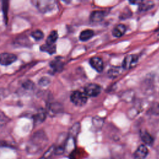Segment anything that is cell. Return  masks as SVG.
I'll list each match as a JSON object with an SVG mask.
<instances>
[{
	"label": "cell",
	"mask_w": 159,
	"mask_h": 159,
	"mask_svg": "<svg viewBox=\"0 0 159 159\" xmlns=\"http://www.w3.org/2000/svg\"><path fill=\"white\" fill-rule=\"evenodd\" d=\"M47 137L43 130L37 131L29 140L26 150L29 153H36L42 150L47 145Z\"/></svg>",
	"instance_id": "6da1fadb"
},
{
	"label": "cell",
	"mask_w": 159,
	"mask_h": 159,
	"mask_svg": "<svg viewBox=\"0 0 159 159\" xmlns=\"http://www.w3.org/2000/svg\"><path fill=\"white\" fill-rule=\"evenodd\" d=\"M31 2L34 4V6H35L38 10L43 13L49 12L50 11L52 10L55 6V2L53 1H32Z\"/></svg>",
	"instance_id": "7a4b0ae2"
},
{
	"label": "cell",
	"mask_w": 159,
	"mask_h": 159,
	"mask_svg": "<svg viewBox=\"0 0 159 159\" xmlns=\"http://www.w3.org/2000/svg\"><path fill=\"white\" fill-rule=\"evenodd\" d=\"M71 101L78 106L84 105L88 101V96L80 91H75L70 95Z\"/></svg>",
	"instance_id": "3957f363"
},
{
	"label": "cell",
	"mask_w": 159,
	"mask_h": 159,
	"mask_svg": "<svg viewBox=\"0 0 159 159\" xmlns=\"http://www.w3.org/2000/svg\"><path fill=\"white\" fill-rule=\"evenodd\" d=\"M101 92V87L95 83L86 84L84 88V93L89 97H96Z\"/></svg>",
	"instance_id": "277c9868"
},
{
	"label": "cell",
	"mask_w": 159,
	"mask_h": 159,
	"mask_svg": "<svg viewBox=\"0 0 159 159\" xmlns=\"http://www.w3.org/2000/svg\"><path fill=\"white\" fill-rule=\"evenodd\" d=\"M138 61V57L136 55H127L122 62V68L124 70H130L134 67Z\"/></svg>",
	"instance_id": "5b68a950"
},
{
	"label": "cell",
	"mask_w": 159,
	"mask_h": 159,
	"mask_svg": "<svg viewBox=\"0 0 159 159\" xmlns=\"http://www.w3.org/2000/svg\"><path fill=\"white\" fill-rule=\"evenodd\" d=\"M17 57L16 55L11 53H2L0 54V64L7 66L16 61Z\"/></svg>",
	"instance_id": "8992f818"
},
{
	"label": "cell",
	"mask_w": 159,
	"mask_h": 159,
	"mask_svg": "<svg viewBox=\"0 0 159 159\" xmlns=\"http://www.w3.org/2000/svg\"><path fill=\"white\" fill-rule=\"evenodd\" d=\"M148 153V150L147 147L142 144L138 147L137 150L134 153V159H145Z\"/></svg>",
	"instance_id": "52a82bcc"
},
{
	"label": "cell",
	"mask_w": 159,
	"mask_h": 159,
	"mask_svg": "<svg viewBox=\"0 0 159 159\" xmlns=\"http://www.w3.org/2000/svg\"><path fill=\"white\" fill-rule=\"evenodd\" d=\"M90 65L98 72L100 73L103 70L104 63L102 60L99 57H93L89 60Z\"/></svg>",
	"instance_id": "ba28073f"
},
{
	"label": "cell",
	"mask_w": 159,
	"mask_h": 159,
	"mask_svg": "<svg viewBox=\"0 0 159 159\" xmlns=\"http://www.w3.org/2000/svg\"><path fill=\"white\" fill-rule=\"evenodd\" d=\"M61 110L62 107L60 104L58 102H52L48 104L47 109L46 110V111L47 114H49V115L53 116L60 112Z\"/></svg>",
	"instance_id": "9c48e42d"
},
{
	"label": "cell",
	"mask_w": 159,
	"mask_h": 159,
	"mask_svg": "<svg viewBox=\"0 0 159 159\" xmlns=\"http://www.w3.org/2000/svg\"><path fill=\"white\" fill-rule=\"evenodd\" d=\"M47 111L43 108H40L38 110L37 113L34 116V125H39L42 123L46 118Z\"/></svg>",
	"instance_id": "30bf717a"
},
{
	"label": "cell",
	"mask_w": 159,
	"mask_h": 159,
	"mask_svg": "<svg viewBox=\"0 0 159 159\" xmlns=\"http://www.w3.org/2000/svg\"><path fill=\"white\" fill-rule=\"evenodd\" d=\"M140 138L143 142L148 145H152L153 143L154 139L151 134L147 130H141L140 131Z\"/></svg>",
	"instance_id": "8fae6325"
},
{
	"label": "cell",
	"mask_w": 159,
	"mask_h": 159,
	"mask_svg": "<svg viewBox=\"0 0 159 159\" xmlns=\"http://www.w3.org/2000/svg\"><path fill=\"white\" fill-rule=\"evenodd\" d=\"M105 15L106 14L104 11H94L90 15V20L92 22H99L104 19Z\"/></svg>",
	"instance_id": "7c38bea8"
},
{
	"label": "cell",
	"mask_w": 159,
	"mask_h": 159,
	"mask_svg": "<svg viewBox=\"0 0 159 159\" xmlns=\"http://www.w3.org/2000/svg\"><path fill=\"white\" fill-rule=\"evenodd\" d=\"M126 32V27L125 25L119 24L117 25L112 30V34L116 37L122 36Z\"/></svg>",
	"instance_id": "4fadbf2b"
},
{
	"label": "cell",
	"mask_w": 159,
	"mask_h": 159,
	"mask_svg": "<svg viewBox=\"0 0 159 159\" xmlns=\"http://www.w3.org/2000/svg\"><path fill=\"white\" fill-rule=\"evenodd\" d=\"M94 31L91 29H86L83 30L79 36L80 40L81 41H87L94 36Z\"/></svg>",
	"instance_id": "5bb4252c"
},
{
	"label": "cell",
	"mask_w": 159,
	"mask_h": 159,
	"mask_svg": "<svg viewBox=\"0 0 159 159\" xmlns=\"http://www.w3.org/2000/svg\"><path fill=\"white\" fill-rule=\"evenodd\" d=\"M50 66L53 71H59L63 68V63L60 59H55L50 63Z\"/></svg>",
	"instance_id": "9a60e30c"
},
{
	"label": "cell",
	"mask_w": 159,
	"mask_h": 159,
	"mask_svg": "<svg viewBox=\"0 0 159 159\" xmlns=\"http://www.w3.org/2000/svg\"><path fill=\"white\" fill-rule=\"evenodd\" d=\"M58 32L56 30H52L50 34L48 35V36L46 40V44L47 45H54V43L56 42L57 39H58Z\"/></svg>",
	"instance_id": "2e32d148"
},
{
	"label": "cell",
	"mask_w": 159,
	"mask_h": 159,
	"mask_svg": "<svg viewBox=\"0 0 159 159\" xmlns=\"http://www.w3.org/2000/svg\"><path fill=\"white\" fill-rule=\"evenodd\" d=\"M139 11L140 12H143L148 11L152 8L154 6L153 2L151 1H147V2H142L140 4H139Z\"/></svg>",
	"instance_id": "e0dca14e"
},
{
	"label": "cell",
	"mask_w": 159,
	"mask_h": 159,
	"mask_svg": "<svg viewBox=\"0 0 159 159\" xmlns=\"http://www.w3.org/2000/svg\"><path fill=\"white\" fill-rule=\"evenodd\" d=\"M80 130V124L79 123L75 124L70 130L68 137H72V138L75 139L78 135V134L79 133Z\"/></svg>",
	"instance_id": "ac0fdd59"
},
{
	"label": "cell",
	"mask_w": 159,
	"mask_h": 159,
	"mask_svg": "<svg viewBox=\"0 0 159 159\" xmlns=\"http://www.w3.org/2000/svg\"><path fill=\"white\" fill-rule=\"evenodd\" d=\"M40 50L43 52H46L49 54H53L56 52V46L55 45H47V44H43L40 47Z\"/></svg>",
	"instance_id": "d6986e66"
},
{
	"label": "cell",
	"mask_w": 159,
	"mask_h": 159,
	"mask_svg": "<svg viewBox=\"0 0 159 159\" xmlns=\"http://www.w3.org/2000/svg\"><path fill=\"white\" fill-rule=\"evenodd\" d=\"M121 72V69L119 66H113L108 71V75L111 78H114L117 76Z\"/></svg>",
	"instance_id": "ffe728a7"
},
{
	"label": "cell",
	"mask_w": 159,
	"mask_h": 159,
	"mask_svg": "<svg viewBox=\"0 0 159 159\" xmlns=\"http://www.w3.org/2000/svg\"><path fill=\"white\" fill-rule=\"evenodd\" d=\"M22 88L24 91H32L34 88V84L32 81L27 80L22 83Z\"/></svg>",
	"instance_id": "44dd1931"
},
{
	"label": "cell",
	"mask_w": 159,
	"mask_h": 159,
	"mask_svg": "<svg viewBox=\"0 0 159 159\" xmlns=\"http://www.w3.org/2000/svg\"><path fill=\"white\" fill-rule=\"evenodd\" d=\"M30 35L36 40H40L42 39L44 37L43 32L39 29L33 31Z\"/></svg>",
	"instance_id": "7402d4cb"
},
{
	"label": "cell",
	"mask_w": 159,
	"mask_h": 159,
	"mask_svg": "<svg viewBox=\"0 0 159 159\" xmlns=\"http://www.w3.org/2000/svg\"><path fill=\"white\" fill-rule=\"evenodd\" d=\"M93 123L96 128H101L103 125L104 120L98 116H96L93 119Z\"/></svg>",
	"instance_id": "603a6c76"
},
{
	"label": "cell",
	"mask_w": 159,
	"mask_h": 159,
	"mask_svg": "<svg viewBox=\"0 0 159 159\" xmlns=\"http://www.w3.org/2000/svg\"><path fill=\"white\" fill-rule=\"evenodd\" d=\"M9 119L2 112H0V129L8 121Z\"/></svg>",
	"instance_id": "cb8c5ba5"
},
{
	"label": "cell",
	"mask_w": 159,
	"mask_h": 159,
	"mask_svg": "<svg viewBox=\"0 0 159 159\" xmlns=\"http://www.w3.org/2000/svg\"><path fill=\"white\" fill-rule=\"evenodd\" d=\"M50 83V80L47 77H42L39 81V84L41 86H46Z\"/></svg>",
	"instance_id": "d4e9b609"
},
{
	"label": "cell",
	"mask_w": 159,
	"mask_h": 159,
	"mask_svg": "<svg viewBox=\"0 0 159 159\" xmlns=\"http://www.w3.org/2000/svg\"><path fill=\"white\" fill-rule=\"evenodd\" d=\"M5 94H6V91L4 89H0V100L5 97Z\"/></svg>",
	"instance_id": "484cf974"
}]
</instances>
